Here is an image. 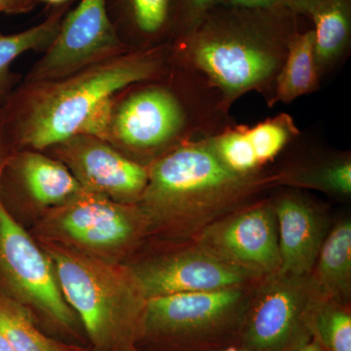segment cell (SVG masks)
I'll return each mask as SVG.
<instances>
[{
  "mask_svg": "<svg viewBox=\"0 0 351 351\" xmlns=\"http://www.w3.org/2000/svg\"><path fill=\"white\" fill-rule=\"evenodd\" d=\"M170 66L168 41L129 51L58 80L25 82L7 100L2 125L25 149L41 152L78 135L106 141L117 97L137 83L161 77Z\"/></svg>",
  "mask_w": 351,
  "mask_h": 351,
  "instance_id": "6da1fadb",
  "label": "cell"
},
{
  "mask_svg": "<svg viewBox=\"0 0 351 351\" xmlns=\"http://www.w3.org/2000/svg\"><path fill=\"white\" fill-rule=\"evenodd\" d=\"M311 338L326 351H351V313L346 304L321 295L309 322Z\"/></svg>",
  "mask_w": 351,
  "mask_h": 351,
  "instance_id": "cb8c5ba5",
  "label": "cell"
},
{
  "mask_svg": "<svg viewBox=\"0 0 351 351\" xmlns=\"http://www.w3.org/2000/svg\"><path fill=\"white\" fill-rule=\"evenodd\" d=\"M196 351H251L247 348H242L237 343H230V345L215 346V348H205V350Z\"/></svg>",
  "mask_w": 351,
  "mask_h": 351,
  "instance_id": "f1b7e54d",
  "label": "cell"
},
{
  "mask_svg": "<svg viewBox=\"0 0 351 351\" xmlns=\"http://www.w3.org/2000/svg\"><path fill=\"white\" fill-rule=\"evenodd\" d=\"M223 2L225 0H172V40L193 31L210 11Z\"/></svg>",
  "mask_w": 351,
  "mask_h": 351,
  "instance_id": "d4e9b609",
  "label": "cell"
},
{
  "mask_svg": "<svg viewBox=\"0 0 351 351\" xmlns=\"http://www.w3.org/2000/svg\"><path fill=\"white\" fill-rule=\"evenodd\" d=\"M32 202L54 208L68 202L84 189L71 171L58 159L39 151L23 149L5 159Z\"/></svg>",
  "mask_w": 351,
  "mask_h": 351,
  "instance_id": "2e32d148",
  "label": "cell"
},
{
  "mask_svg": "<svg viewBox=\"0 0 351 351\" xmlns=\"http://www.w3.org/2000/svg\"><path fill=\"white\" fill-rule=\"evenodd\" d=\"M232 124L218 92L198 73L171 63L161 77L137 83L117 97L106 141L149 165Z\"/></svg>",
  "mask_w": 351,
  "mask_h": 351,
  "instance_id": "3957f363",
  "label": "cell"
},
{
  "mask_svg": "<svg viewBox=\"0 0 351 351\" xmlns=\"http://www.w3.org/2000/svg\"><path fill=\"white\" fill-rule=\"evenodd\" d=\"M0 330L15 351H69L39 331L27 307L0 294Z\"/></svg>",
  "mask_w": 351,
  "mask_h": 351,
  "instance_id": "603a6c76",
  "label": "cell"
},
{
  "mask_svg": "<svg viewBox=\"0 0 351 351\" xmlns=\"http://www.w3.org/2000/svg\"><path fill=\"white\" fill-rule=\"evenodd\" d=\"M278 228L280 267L277 274L311 276L326 239V217L314 203L294 193L272 200Z\"/></svg>",
  "mask_w": 351,
  "mask_h": 351,
  "instance_id": "9a60e30c",
  "label": "cell"
},
{
  "mask_svg": "<svg viewBox=\"0 0 351 351\" xmlns=\"http://www.w3.org/2000/svg\"><path fill=\"white\" fill-rule=\"evenodd\" d=\"M321 78L314 58L313 27L300 31L289 44L287 56L276 78L272 107L290 104L319 89Z\"/></svg>",
  "mask_w": 351,
  "mask_h": 351,
  "instance_id": "ffe728a7",
  "label": "cell"
},
{
  "mask_svg": "<svg viewBox=\"0 0 351 351\" xmlns=\"http://www.w3.org/2000/svg\"><path fill=\"white\" fill-rule=\"evenodd\" d=\"M84 191L125 204H138L149 181V167L107 141L78 135L50 147Z\"/></svg>",
  "mask_w": 351,
  "mask_h": 351,
  "instance_id": "7c38bea8",
  "label": "cell"
},
{
  "mask_svg": "<svg viewBox=\"0 0 351 351\" xmlns=\"http://www.w3.org/2000/svg\"><path fill=\"white\" fill-rule=\"evenodd\" d=\"M300 135L292 115L281 112L254 126L232 124L205 142L228 169L249 175L263 171Z\"/></svg>",
  "mask_w": 351,
  "mask_h": 351,
  "instance_id": "5bb4252c",
  "label": "cell"
},
{
  "mask_svg": "<svg viewBox=\"0 0 351 351\" xmlns=\"http://www.w3.org/2000/svg\"><path fill=\"white\" fill-rule=\"evenodd\" d=\"M131 50L112 24L108 0H82L66 13L56 38L25 82L64 77Z\"/></svg>",
  "mask_w": 351,
  "mask_h": 351,
  "instance_id": "30bf717a",
  "label": "cell"
},
{
  "mask_svg": "<svg viewBox=\"0 0 351 351\" xmlns=\"http://www.w3.org/2000/svg\"><path fill=\"white\" fill-rule=\"evenodd\" d=\"M36 0H0V12L6 14L27 13L34 8Z\"/></svg>",
  "mask_w": 351,
  "mask_h": 351,
  "instance_id": "4316f807",
  "label": "cell"
},
{
  "mask_svg": "<svg viewBox=\"0 0 351 351\" xmlns=\"http://www.w3.org/2000/svg\"><path fill=\"white\" fill-rule=\"evenodd\" d=\"M149 228L138 204L86 191L51 208L40 225L48 242L110 261L129 250Z\"/></svg>",
  "mask_w": 351,
  "mask_h": 351,
  "instance_id": "52a82bcc",
  "label": "cell"
},
{
  "mask_svg": "<svg viewBox=\"0 0 351 351\" xmlns=\"http://www.w3.org/2000/svg\"><path fill=\"white\" fill-rule=\"evenodd\" d=\"M128 351H138V350H136V348H132V350Z\"/></svg>",
  "mask_w": 351,
  "mask_h": 351,
  "instance_id": "836d02e7",
  "label": "cell"
},
{
  "mask_svg": "<svg viewBox=\"0 0 351 351\" xmlns=\"http://www.w3.org/2000/svg\"><path fill=\"white\" fill-rule=\"evenodd\" d=\"M223 3L241 7V8L263 9V10L288 8L285 0H225Z\"/></svg>",
  "mask_w": 351,
  "mask_h": 351,
  "instance_id": "484cf974",
  "label": "cell"
},
{
  "mask_svg": "<svg viewBox=\"0 0 351 351\" xmlns=\"http://www.w3.org/2000/svg\"><path fill=\"white\" fill-rule=\"evenodd\" d=\"M36 1L45 2V3L50 4V5L59 7L69 3L71 0H36Z\"/></svg>",
  "mask_w": 351,
  "mask_h": 351,
  "instance_id": "1f68e13d",
  "label": "cell"
},
{
  "mask_svg": "<svg viewBox=\"0 0 351 351\" xmlns=\"http://www.w3.org/2000/svg\"><path fill=\"white\" fill-rule=\"evenodd\" d=\"M246 287L149 298L144 337L188 351L235 343L247 306Z\"/></svg>",
  "mask_w": 351,
  "mask_h": 351,
  "instance_id": "8992f818",
  "label": "cell"
},
{
  "mask_svg": "<svg viewBox=\"0 0 351 351\" xmlns=\"http://www.w3.org/2000/svg\"><path fill=\"white\" fill-rule=\"evenodd\" d=\"M2 131L3 129H2L1 110H0V135H1Z\"/></svg>",
  "mask_w": 351,
  "mask_h": 351,
  "instance_id": "d6a6232c",
  "label": "cell"
},
{
  "mask_svg": "<svg viewBox=\"0 0 351 351\" xmlns=\"http://www.w3.org/2000/svg\"><path fill=\"white\" fill-rule=\"evenodd\" d=\"M197 246L255 278L274 276L280 253L271 201L252 203L210 223L198 233Z\"/></svg>",
  "mask_w": 351,
  "mask_h": 351,
  "instance_id": "8fae6325",
  "label": "cell"
},
{
  "mask_svg": "<svg viewBox=\"0 0 351 351\" xmlns=\"http://www.w3.org/2000/svg\"><path fill=\"white\" fill-rule=\"evenodd\" d=\"M295 351H326L315 341L314 339H311V341L304 343L302 346H300Z\"/></svg>",
  "mask_w": 351,
  "mask_h": 351,
  "instance_id": "f546056e",
  "label": "cell"
},
{
  "mask_svg": "<svg viewBox=\"0 0 351 351\" xmlns=\"http://www.w3.org/2000/svg\"><path fill=\"white\" fill-rule=\"evenodd\" d=\"M149 181L138 206L149 228L198 234L210 223L278 186L276 171L242 175L226 167L204 140L166 152L147 165Z\"/></svg>",
  "mask_w": 351,
  "mask_h": 351,
  "instance_id": "277c9868",
  "label": "cell"
},
{
  "mask_svg": "<svg viewBox=\"0 0 351 351\" xmlns=\"http://www.w3.org/2000/svg\"><path fill=\"white\" fill-rule=\"evenodd\" d=\"M289 8L221 4L189 34L170 41L171 63L195 71L221 96L228 112L244 95H262L272 108L277 76L300 31Z\"/></svg>",
  "mask_w": 351,
  "mask_h": 351,
  "instance_id": "7a4b0ae2",
  "label": "cell"
},
{
  "mask_svg": "<svg viewBox=\"0 0 351 351\" xmlns=\"http://www.w3.org/2000/svg\"><path fill=\"white\" fill-rule=\"evenodd\" d=\"M321 294L348 306L351 292V223L339 221L328 232L313 274Z\"/></svg>",
  "mask_w": 351,
  "mask_h": 351,
  "instance_id": "d6986e66",
  "label": "cell"
},
{
  "mask_svg": "<svg viewBox=\"0 0 351 351\" xmlns=\"http://www.w3.org/2000/svg\"><path fill=\"white\" fill-rule=\"evenodd\" d=\"M0 351H15L1 330H0Z\"/></svg>",
  "mask_w": 351,
  "mask_h": 351,
  "instance_id": "4dcf8cb0",
  "label": "cell"
},
{
  "mask_svg": "<svg viewBox=\"0 0 351 351\" xmlns=\"http://www.w3.org/2000/svg\"><path fill=\"white\" fill-rule=\"evenodd\" d=\"M4 164L5 159L0 161V274L11 298L43 313L59 326L73 329L76 314L62 294L52 261L2 201Z\"/></svg>",
  "mask_w": 351,
  "mask_h": 351,
  "instance_id": "9c48e42d",
  "label": "cell"
},
{
  "mask_svg": "<svg viewBox=\"0 0 351 351\" xmlns=\"http://www.w3.org/2000/svg\"><path fill=\"white\" fill-rule=\"evenodd\" d=\"M287 7L297 15L308 19L309 14L320 0H285Z\"/></svg>",
  "mask_w": 351,
  "mask_h": 351,
  "instance_id": "83f0119b",
  "label": "cell"
},
{
  "mask_svg": "<svg viewBox=\"0 0 351 351\" xmlns=\"http://www.w3.org/2000/svg\"><path fill=\"white\" fill-rule=\"evenodd\" d=\"M276 172L278 186L313 189L326 195L346 197L351 193L350 156H337L317 162L299 164Z\"/></svg>",
  "mask_w": 351,
  "mask_h": 351,
  "instance_id": "7402d4cb",
  "label": "cell"
},
{
  "mask_svg": "<svg viewBox=\"0 0 351 351\" xmlns=\"http://www.w3.org/2000/svg\"><path fill=\"white\" fill-rule=\"evenodd\" d=\"M131 267L147 299L180 293L243 288L257 280L249 272L198 246Z\"/></svg>",
  "mask_w": 351,
  "mask_h": 351,
  "instance_id": "4fadbf2b",
  "label": "cell"
},
{
  "mask_svg": "<svg viewBox=\"0 0 351 351\" xmlns=\"http://www.w3.org/2000/svg\"><path fill=\"white\" fill-rule=\"evenodd\" d=\"M321 80L346 56L351 41V0H320L309 14Z\"/></svg>",
  "mask_w": 351,
  "mask_h": 351,
  "instance_id": "ac0fdd59",
  "label": "cell"
},
{
  "mask_svg": "<svg viewBox=\"0 0 351 351\" xmlns=\"http://www.w3.org/2000/svg\"><path fill=\"white\" fill-rule=\"evenodd\" d=\"M64 300L96 351H128L144 337L147 298L131 267L44 243Z\"/></svg>",
  "mask_w": 351,
  "mask_h": 351,
  "instance_id": "5b68a950",
  "label": "cell"
},
{
  "mask_svg": "<svg viewBox=\"0 0 351 351\" xmlns=\"http://www.w3.org/2000/svg\"><path fill=\"white\" fill-rule=\"evenodd\" d=\"M112 24L131 49L172 40V0H112Z\"/></svg>",
  "mask_w": 351,
  "mask_h": 351,
  "instance_id": "e0dca14e",
  "label": "cell"
},
{
  "mask_svg": "<svg viewBox=\"0 0 351 351\" xmlns=\"http://www.w3.org/2000/svg\"><path fill=\"white\" fill-rule=\"evenodd\" d=\"M249 301L235 343L251 351H295L311 341L309 322L323 295L313 276L265 277Z\"/></svg>",
  "mask_w": 351,
  "mask_h": 351,
  "instance_id": "ba28073f",
  "label": "cell"
},
{
  "mask_svg": "<svg viewBox=\"0 0 351 351\" xmlns=\"http://www.w3.org/2000/svg\"><path fill=\"white\" fill-rule=\"evenodd\" d=\"M69 6V3L58 7L43 23L25 31L12 34L0 32V104L10 98L19 80L12 71L14 62L29 51L47 50L56 38Z\"/></svg>",
  "mask_w": 351,
  "mask_h": 351,
  "instance_id": "44dd1931",
  "label": "cell"
}]
</instances>
